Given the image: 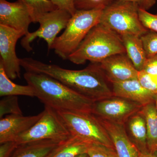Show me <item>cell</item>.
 I'll use <instances>...</instances> for the list:
<instances>
[{"instance_id": "f546056e", "label": "cell", "mask_w": 157, "mask_h": 157, "mask_svg": "<svg viewBox=\"0 0 157 157\" xmlns=\"http://www.w3.org/2000/svg\"><path fill=\"white\" fill-rule=\"evenodd\" d=\"M0 157H10L18 144L15 141H9L0 144Z\"/></svg>"}, {"instance_id": "ba28073f", "label": "cell", "mask_w": 157, "mask_h": 157, "mask_svg": "<svg viewBox=\"0 0 157 157\" xmlns=\"http://www.w3.org/2000/svg\"><path fill=\"white\" fill-rule=\"evenodd\" d=\"M71 17L67 11L58 9L43 14L38 21L40 25L39 28L23 36L21 42V46L29 52L33 50L31 43L39 38L45 40L48 50L52 49L58 34L66 29Z\"/></svg>"}, {"instance_id": "6da1fadb", "label": "cell", "mask_w": 157, "mask_h": 157, "mask_svg": "<svg viewBox=\"0 0 157 157\" xmlns=\"http://www.w3.org/2000/svg\"><path fill=\"white\" fill-rule=\"evenodd\" d=\"M20 64L26 72L48 75L94 102L114 96L99 65L81 70H68L32 58L20 59Z\"/></svg>"}, {"instance_id": "52a82bcc", "label": "cell", "mask_w": 157, "mask_h": 157, "mask_svg": "<svg viewBox=\"0 0 157 157\" xmlns=\"http://www.w3.org/2000/svg\"><path fill=\"white\" fill-rule=\"evenodd\" d=\"M72 136L66 124L57 111L45 106L42 115L28 131L16 138L17 144L43 140L63 142Z\"/></svg>"}, {"instance_id": "f1b7e54d", "label": "cell", "mask_w": 157, "mask_h": 157, "mask_svg": "<svg viewBox=\"0 0 157 157\" xmlns=\"http://www.w3.org/2000/svg\"><path fill=\"white\" fill-rule=\"evenodd\" d=\"M75 0H51L55 6L58 9L64 10L72 16L77 11L75 5Z\"/></svg>"}, {"instance_id": "83f0119b", "label": "cell", "mask_w": 157, "mask_h": 157, "mask_svg": "<svg viewBox=\"0 0 157 157\" xmlns=\"http://www.w3.org/2000/svg\"><path fill=\"white\" fill-rule=\"evenodd\" d=\"M138 14L140 21L145 28L157 33V14H151L146 10L138 9Z\"/></svg>"}, {"instance_id": "e0dca14e", "label": "cell", "mask_w": 157, "mask_h": 157, "mask_svg": "<svg viewBox=\"0 0 157 157\" xmlns=\"http://www.w3.org/2000/svg\"><path fill=\"white\" fill-rule=\"evenodd\" d=\"M61 142L43 140L19 144L10 157H50Z\"/></svg>"}, {"instance_id": "5b68a950", "label": "cell", "mask_w": 157, "mask_h": 157, "mask_svg": "<svg viewBox=\"0 0 157 157\" xmlns=\"http://www.w3.org/2000/svg\"><path fill=\"white\" fill-rule=\"evenodd\" d=\"M138 9L133 3L115 1L103 9L99 24L120 36L132 34L141 36L149 30L140 21Z\"/></svg>"}, {"instance_id": "ac0fdd59", "label": "cell", "mask_w": 157, "mask_h": 157, "mask_svg": "<svg viewBox=\"0 0 157 157\" xmlns=\"http://www.w3.org/2000/svg\"><path fill=\"white\" fill-rule=\"evenodd\" d=\"M126 53L136 70H143L147 59L140 37L132 34L121 36Z\"/></svg>"}, {"instance_id": "3957f363", "label": "cell", "mask_w": 157, "mask_h": 157, "mask_svg": "<svg viewBox=\"0 0 157 157\" xmlns=\"http://www.w3.org/2000/svg\"><path fill=\"white\" fill-rule=\"evenodd\" d=\"M126 53L120 35L100 24L93 28L68 59L76 64L100 63L109 57Z\"/></svg>"}, {"instance_id": "4fadbf2b", "label": "cell", "mask_w": 157, "mask_h": 157, "mask_svg": "<svg viewBox=\"0 0 157 157\" xmlns=\"http://www.w3.org/2000/svg\"><path fill=\"white\" fill-rule=\"evenodd\" d=\"M42 115L24 116L20 114H9L0 120V144L15 141L18 136L28 131Z\"/></svg>"}, {"instance_id": "4316f807", "label": "cell", "mask_w": 157, "mask_h": 157, "mask_svg": "<svg viewBox=\"0 0 157 157\" xmlns=\"http://www.w3.org/2000/svg\"><path fill=\"white\" fill-rule=\"evenodd\" d=\"M112 0H75L77 10H90L95 9H104L111 3Z\"/></svg>"}, {"instance_id": "7a4b0ae2", "label": "cell", "mask_w": 157, "mask_h": 157, "mask_svg": "<svg viewBox=\"0 0 157 157\" xmlns=\"http://www.w3.org/2000/svg\"><path fill=\"white\" fill-rule=\"evenodd\" d=\"M24 77L45 106L58 110L91 112L94 101L55 78L42 73L26 72Z\"/></svg>"}, {"instance_id": "ffe728a7", "label": "cell", "mask_w": 157, "mask_h": 157, "mask_svg": "<svg viewBox=\"0 0 157 157\" xmlns=\"http://www.w3.org/2000/svg\"><path fill=\"white\" fill-rule=\"evenodd\" d=\"M92 144L76 136H72L62 142L50 157H76L87 153Z\"/></svg>"}, {"instance_id": "5bb4252c", "label": "cell", "mask_w": 157, "mask_h": 157, "mask_svg": "<svg viewBox=\"0 0 157 157\" xmlns=\"http://www.w3.org/2000/svg\"><path fill=\"white\" fill-rule=\"evenodd\" d=\"M98 118L111 139L118 157H139V152L129 139L124 124Z\"/></svg>"}, {"instance_id": "9a60e30c", "label": "cell", "mask_w": 157, "mask_h": 157, "mask_svg": "<svg viewBox=\"0 0 157 157\" xmlns=\"http://www.w3.org/2000/svg\"><path fill=\"white\" fill-rule=\"evenodd\" d=\"M113 95L128 99L142 106L155 102V94L144 88L137 79L112 83Z\"/></svg>"}, {"instance_id": "7c38bea8", "label": "cell", "mask_w": 157, "mask_h": 157, "mask_svg": "<svg viewBox=\"0 0 157 157\" xmlns=\"http://www.w3.org/2000/svg\"><path fill=\"white\" fill-rule=\"evenodd\" d=\"M126 54L114 55L99 63L101 70L111 83L137 79L139 71Z\"/></svg>"}, {"instance_id": "d6a6232c", "label": "cell", "mask_w": 157, "mask_h": 157, "mask_svg": "<svg viewBox=\"0 0 157 157\" xmlns=\"http://www.w3.org/2000/svg\"><path fill=\"white\" fill-rule=\"evenodd\" d=\"M139 157H157V154H152L149 152L144 154L139 153Z\"/></svg>"}, {"instance_id": "9c48e42d", "label": "cell", "mask_w": 157, "mask_h": 157, "mask_svg": "<svg viewBox=\"0 0 157 157\" xmlns=\"http://www.w3.org/2000/svg\"><path fill=\"white\" fill-rule=\"evenodd\" d=\"M143 106L125 98L113 96L94 102L92 113L100 118L125 124Z\"/></svg>"}, {"instance_id": "603a6c76", "label": "cell", "mask_w": 157, "mask_h": 157, "mask_svg": "<svg viewBox=\"0 0 157 157\" xmlns=\"http://www.w3.org/2000/svg\"><path fill=\"white\" fill-rule=\"evenodd\" d=\"M7 114L22 115L17 96L5 97L0 101V118Z\"/></svg>"}, {"instance_id": "d4e9b609", "label": "cell", "mask_w": 157, "mask_h": 157, "mask_svg": "<svg viewBox=\"0 0 157 157\" xmlns=\"http://www.w3.org/2000/svg\"><path fill=\"white\" fill-rule=\"evenodd\" d=\"M87 153L90 157H118L114 148L98 144H92Z\"/></svg>"}, {"instance_id": "30bf717a", "label": "cell", "mask_w": 157, "mask_h": 157, "mask_svg": "<svg viewBox=\"0 0 157 157\" xmlns=\"http://www.w3.org/2000/svg\"><path fill=\"white\" fill-rule=\"evenodd\" d=\"M24 35L19 31L0 25V63L9 78L13 80L21 76L20 59L16 53V45Z\"/></svg>"}, {"instance_id": "e575fe53", "label": "cell", "mask_w": 157, "mask_h": 157, "mask_svg": "<svg viewBox=\"0 0 157 157\" xmlns=\"http://www.w3.org/2000/svg\"><path fill=\"white\" fill-rule=\"evenodd\" d=\"M155 104L156 108L157 110V94H156L155 97Z\"/></svg>"}, {"instance_id": "277c9868", "label": "cell", "mask_w": 157, "mask_h": 157, "mask_svg": "<svg viewBox=\"0 0 157 157\" xmlns=\"http://www.w3.org/2000/svg\"><path fill=\"white\" fill-rule=\"evenodd\" d=\"M103 9L77 10L61 35L57 37L52 49L63 59H68L90 31L99 24Z\"/></svg>"}, {"instance_id": "2e32d148", "label": "cell", "mask_w": 157, "mask_h": 157, "mask_svg": "<svg viewBox=\"0 0 157 157\" xmlns=\"http://www.w3.org/2000/svg\"><path fill=\"white\" fill-rule=\"evenodd\" d=\"M124 125L129 139L139 153H148L146 121L143 114L140 111L135 113L129 118Z\"/></svg>"}, {"instance_id": "d6986e66", "label": "cell", "mask_w": 157, "mask_h": 157, "mask_svg": "<svg viewBox=\"0 0 157 157\" xmlns=\"http://www.w3.org/2000/svg\"><path fill=\"white\" fill-rule=\"evenodd\" d=\"M140 112L146 121L149 152L157 154V110L155 102L143 106Z\"/></svg>"}, {"instance_id": "44dd1931", "label": "cell", "mask_w": 157, "mask_h": 157, "mask_svg": "<svg viewBox=\"0 0 157 157\" xmlns=\"http://www.w3.org/2000/svg\"><path fill=\"white\" fill-rule=\"evenodd\" d=\"M18 95L35 97L33 90L29 85H20L12 82L6 74L2 65L0 63V96Z\"/></svg>"}, {"instance_id": "1f68e13d", "label": "cell", "mask_w": 157, "mask_h": 157, "mask_svg": "<svg viewBox=\"0 0 157 157\" xmlns=\"http://www.w3.org/2000/svg\"><path fill=\"white\" fill-rule=\"evenodd\" d=\"M142 70L146 73L157 75V56L147 59Z\"/></svg>"}, {"instance_id": "8fae6325", "label": "cell", "mask_w": 157, "mask_h": 157, "mask_svg": "<svg viewBox=\"0 0 157 157\" xmlns=\"http://www.w3.org/2000/svg\"><path fill=\"white\" fill-rule=\"evenodd\" d=\"M32 22L29 11L22 3L0 0V25L21 32L25 36L30 33L29 28Z\"/></svg>"}, {"instance_id": "d590c367", "label": "cell", "mask_w": 157, "mask_h": 157, "mask_svg": "<svg viewBox=\"0 0 157 157\" xmlns=\"http://www.w3.org/2000/svg\"><path fill=\"white\" fill-rule=\"evenodd\" d=\"M156 56H157V55H156Z\"/></svg>"}, {"instance_id": "8992f818", "label": "cell", "mask_w": 157, "mask_h": 157, "mask_svg": "<svg viewBox=\"0 0 157 157\" xmlns=\"http://www.w3.org/2000/svg\"><path fill=\"white\" fill-rule=\"evenodd\" d=\"M57 111L72 136L92 143L114 148L111 139L99 118L91 112Z\"/></svg>"}, {"instance_id": "7402d4cb", "label": "cell", "mask_w": 157, "mask_h": 157, "mask_svg": "<svg viewBox=\"0 0 157 157\" xmlns=\"http://www.w3.org/2000/svg\"><path fill=\"white\" fill-rule=\"evenodd\" d=\"M28 8L33 22H38L39 17L45 13L58 9L51 0H18Z\"/></svg>"}, {"instance_id": "484cf974", "label": "cell", "mask_w": 157, "mask_h": 157, "mask_svg": "<svg viewBox=\"0 0 157 157\" xmlns=\"http://www.w3.org/2000/svg\"><path fill=\"white\" fill-rule=\"evenodd\" d=\"M137 79L144 88L151 92L157 94V75L139 71Z\"/></svg>"}, {"instance_id": "cb8c5ba5", "label": "cell", "mask_w": 157, "mask_h": 157, "mask_svg": "<svg viewBox=\"0 0 157 157\" xmlns=\"http://www.w3.org/2000/svg\"><path fill=\"white\" fill-rule=\"evenodd\" d=\"M140 38L147 59L157 55V33L148 31Z\"/></svg>"}, {"instance_id": "4dcf8cb0", "label": "cell", "mask_w": 157, "mask_h": 157, "mask_svg": "<svg viewBox=\"0 0 157 157\" xmlns=\"http://www.w3.org/2000/svg\"><path fill=\"white\" fill-rule=\"evenodd\" d=\"M119 2L133 3L138 7V9L147 11L155 6L157 0H115Z\"/></svg>"}, {"instance_id": "836d02e7", "label": "cell", "mask_w": 157, "mask_h": 157, "mask_svg": "<svg viewBox=\"0 0 157 157\" xmlns=\"http://www.w3.org/2000/svg\"><path fill=\"white\" fill-rule=\"evenodd\" d=\"M76 157H90L89 155H88L87 153H86L82 154L79 155L78 156Z\"/></svg>"}]
</instances>
